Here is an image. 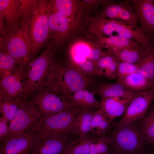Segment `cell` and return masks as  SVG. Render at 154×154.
Wrapping results in <instances>:
<instances>
[{"mask_svg":"<svg viewBox=\"0 0 154 154\" xmlns=\"http://www.w3.org/2000/svg\"><path fill=\"white\" fill-rule=\"evenodd\" d=\"M55 54L53 43L49 40L38 56L28 63L22 102L26 101L37 91L51 82L60 63L55 58Z\"/></svg>","mask_w":154,"mask_h":154,"instance_id":"6da1fadb","label":"cell"},{"mask_svg":"<svg viewBox=\"0 0 154 154\" xmlns=\"http://www.w3.org/2000/svg\"><path fill=\"white\" fill-rule=\"evenodd\" d=\"M142 120L116 127L111 131L107 135L110 149L124 154L148 152L150 143L143 130Z\"/></svg>","mask_w":154,"mask_h":154,"instance_id":"7a4b0ae2","label":"cell"},{"mask_svg":"<svg viewBox=\"0 0 154 154\" xmlns=\"http://www.w3.org/2000/svg\"><path fill=\"white\" fill-rule=\"evenodd\" d=\"M84 34L91 37L117 36L136 40L145 47L152 42L138 25L107 18L98 13L90 18Z\"/></svg>","mask_w":154,"mask_h":154,"instance_id":"3957f363","label":"cell"},{"mask_svg":"<svg viewBox=\"0 0 154 154\" xmlns=\"http://www.w3.org/2000/svg\"><path fill=\"white\" fill-rule=\"evenodd\" d=\"M93 77L87 76L70 65L60 63L53 78L46 87L65 97L78 91L90 88L94 85Z\"/></svg>","mask_w":154,"mask_h":154,"instance_id":"277c9868","label":"cell"},{"mask_svg":"<svg viewBox=\"0 0 154 154\" xmlns=\"http://www.w3.org/2000/svg\"><path fill=\"white\" fill-rule=\"evenodd\" d=\"M48 1L38 0L29 22L32 59L38 56L49 40Z\"/></svg>","mask_w":154,"mask_h":154,"instance_id":"5b68a950","label":"cell"},{"mask_svg":"<svg viewBox=\"0 0 154 154\" xmlns=\"http://www.w3.org/2000/svg\"><path fill=\"white\" fill-rule=\"evenodd\" d=\"M89 108L74 107L66 111L40 118L31 131L39 138L53 134L65 132L74 129V120L80 112Z\"/></svg>","mask_w":154,"mask_h":154,"instance_id":"8992f818","label":"cell"},{"mask_svg":"<svg viewBox=\"0 0 154 154\" xmlns=\"http://www.w3.org/2000/svg\"><path fill=\"white\" fill-rule=\"evenodd\" d=\"M28 100L34 106L41 118L74 107L64 96L47 87L38 90Z\"/></svg>","mask_w":154,"mask_h":154,"instance_id":"52a82bcc","label":"cell"},{"mask_svg":"<svg viewBox=\"0 0 154 154\" xmlns=\"http://www.w3.org/2000/svg\"><path fill=\"white\" fill-rule=\"evenodd\" d=\"M47 7L49 40L53 43L54 51L55 53L76 36L66 17L56 8L52 0L48 1Z\"/></svg>","mask_w":154,"mask_h":154,"instance_id":"ba28073f","label":"cell"},{"mask_svg":"<svg viewBox=\"0 0 154 154\" xmlns=\"http://www.w3.org/2000/svg\"><path fill=\"white\" fill-rule=\"evenodd\" d=\"M0 49L5 50L21 62H29L32 54L29 24L21 23L15 32L7 38H0Z\"/></svg>","mask_w":154,"mask_h":154,"instance_id":"9c48e42d","label":"cell"},{"mask_svg":"<svg viewBox=\"0 0 154 154\" xmlns=\"http://www.w3.org/2000/svg\"><path fill=\"white\" fill-rule=\"evenodd\" d=\"M56 8L66 17L76 37L85 33L90 18L82 0H52Z\"/></svg>","mask_w":154,"mask_h":154,"instance_id":"30bf717a","label":"cell"},{"mask_svg":"<svg viewBox=\"0 0 154 154\" xmlns=\"http://www.w3.org/2000/svg\"><path fill=\"white\" fill-rule=\"evenodd\" d=\"M77 139L78 135L74 129L48 135L38 139L29 154H63L71 143Z\"/></svg>","mask_w":154,"mask_h":154,"instance_id":"8fae6325","label":"cell"},{"mask_svg":"<svg viewBox=\"0 0 154 154\" xmlns=\"http://www.w3.org/2000/svg\"><path fill=\"white\" fill-rule=\"evenodd\" d=\"M40 118V114L31 102L28 100L21 101L16 114L9 123V132L6 139L30 132Z\"/></svg>","mask_w":154,"mask_h":154,"instance_id":"7c38bea8","label":"cell"},{"mask_svg":"<svg viewBox=\"0 0 154 154\" xmlns=\"http://www.w3.org/2000/svg\"><path fill=\"white\" fill-rule=\"evenodd\" d=\"M28 63H20L9 75L0 79V100H21L26 82Z\"/></svg>","mask_w":154,"mask_h":154,"instance_id":"4fadbf2b","label":"cell"},{"mask_svg":"<svg viewBox=\"0 0 154 154\" xmlns=\"http://www.w3.org/2000/svg\"><path fill=\"white\" fill-rule=\"evenodd\" d=\"M154 100V86L137 92L116 127L142 120L147 114Z\"/></svg>","mask_w":154,"mask_h":154,"instance_id":"5bb4252c","label":"cell"},{"mask_svg":"<svg viewBox=\"0 0 154 154\" xmlns=\"http://www.w3.org/2000/svg\"><path fill=\"white\" fill-rule=\"evenodd\" d=\"M98 13L105 18L131 25H138V20L129 0L108 1L102 7Z\"/></svg>","mask_w":154,"mask_h":154,"instance_id":"9a60e30c","label":"cell"},{"mask_svg":"<svg viewBox=\"0 0 154 154\" xmlns=\"http://www.w3.org/2000/svg\"><path fill=\"white\" fill-rule=\"evenodd\" d=\"M38 139L32 132L7 138L0 142V154H29Z\"/></svg>","mask_w":154,"mask_h":154,"instance_id":"2e32d148","label":"cell"},{"mask_svg":"<svg viewBox=\"0 0 154 154\" xmlns=\"http://www.w3.org/2000/svg\"><path fill=\"white\" fill-rule=\"evenodd\" d=\"M140 29L154 42V0H131Z\"/></svg>","mask_w":154,"mask_h":154,"instance_id":"e0dca14e","label":"cell"},{"mask_svg":"<svg viewBox=\"0 0 154 154\" xmlns=\"http://www.w3.org/2000/svg\"><path fill=\"white\" fill-rule=\"evenodd\" d=\"M137 92H132L125 96L101 98V109L109 119L113 120L124 114Z\"/></svg>","mask_w":154,"mask_h":154,"instance_id":"ac0fdd59","label":"cell"},{"mask_svg":"<svg viewBox=\"0 0 154 154\" xmlns=\"http://www.w3.org/2000/svg\"><path fill=\"white\" fill-rule=\"evenodd\" d=\"M0 15L4 19L8 36L20 27L22 17L18 0H0Z\"/></svg>","mask_w":154,"mask_h":154,"instance_id":"d6986e66","label":"cell"},{"mask_svg":"<svg viewBox=\"0 0 154 154\" xmlns=\"http://www.w3.org/2000/svg\"><path fill=\"white\" fill-rule=\"evenodd\" d=\"M91 37L103 49L106 50L144 47L136 40L117 36L99 35Z\"/></svg>","mask_w":154,"mask_h":154,"instance_id":"ffe728a7","label":"cell"},{"mask_svg":"<svg viewBox=\"0 0 154 154\" xmlns=\"http://www.w3.org/2000/svg\"><path fill=\"white\" fill-rule=\"evenodd\" d=\"M90 89L91 92L101 98L122 96L132 92L117 81L114 83L104 82L96 84Z\"/></svg>","mask_w":154,"mask_h":154,"instance_id":"44dd1931","label":"cell"},{"mask_svg":"<svg viewBox=\"0 0 154 154\" xmlns=\"http://www.w3.org/2000/svg\"><path fill=\"white\" fill-rule=\"evenodd\" d=\"M97 109L95 108H88L80 112L76 117L73 127L78 135L79 139H84L91 134V122Z\"/></svg>","mask_w":154,"mask_h":154,"instance_id":"7402d4cb","label":"cell"},{"mask_svg":"<svg viewBox=\"0 0 154 154\" xmlns=\"http://www.w3.org/2000/svg\"><path fill=\"white\" fill-rule=\"evenodd\" d=\"M147 47L113 49L106 50L104 51L119 60L138 64L144 56Z\"/></svg>","mask_w":154,"mask_h":154,"instance_id":"603a6c76","label":"cell"},{"mask_svg":"<svg viewBox=\"0 0 154 154\" xmlns=\"http://www.w3.org/2000/svg\"><path fill=\"white\" fill-rule=\"evenodd\" d=\"M94 94L88 89L78 91L65 97L74 107L100 109V103Z\"/></svg>","mask_w":154,"mask_h":154,"instance_id":"cb8c5ba5","label":"cell"},{"mask_svg":"<svg viewBox=\"0 0 154 154\" xmlns=\"http://www.w3.org/2000/svg\"><path fill=\"white\" fill-rule=\"evenodd\" d=\"M116 81L121 83L129 91L134 92H140L154 86V82L138 72L122 79H117Z\"/></svg>","mask_w":154,"mask_h":154,"instance_id":"d4e9b609","label":"cell"},{"mask_svg":"<svg viewBox=\"0 0 154 154\" xmlns=\"http://www.w3.org/2000/svg\"><path fill=\"white\" fill-rule=\"evenodd\" d=\"M112 120L108 118L101 109H98L91 121V134L96 138L108 135L111 131Z\"/></svg>","mask_w":154,"mask_h":154,"instance_id":"484cf974","label":"cell"},{"mask_svg":"<svg viewBox=\"0 0 154 154\" xmlns=\"http://www.w3.org/2000/svg\"><path fill=\"white\" fill-rule=\"evenodd\" d=\"M138 65V72L154 82V42L146 48L144 56Z\"/></svg>","mask_w":154,"mask_h":154,"instance_id":"4316f807","label":"cell"},{"mask_svg":"<svg viewBox=\"0 0 154 154\" xmlns=\"http://www.w3.org/2000/svg\"><path fill=\"white\" fill-rule=\"evenodd\" d=\"M21 63L5 50L0 49V79L9 75Z\"/></svg>","mask_w":154,"mask_h":154,"instance_id":"83f0119b","label":"cell"},{"mask_svg":"<svg viewBox=\"0 0 154 154\" xmlns=\"http://www.w3.org/2000/svg\"><path fill=\"white\" fill-rule=\"evenodd\" d=\"M21 102L20 99L0 100V114L7 119L9 123L16 114Z\"/></svg>","mask_w":154,"mask_h":154,"instance_id":"f1b7e54d","label":"cell"},{"mask_svg":"<svg viewBox=\"0 0 154 154\" xmlns=\"http://www.w3.org/2000/svg\"><path fill=\"white\" fill-rule=\"evenodd\" d=\"M94 137L91 134L84 139L75 140L69 145L66 152L73 154H88L91 142Z\"/></svg>","mask_w":154,"mask_h":154,"instance_id":"f546056e","label":"cell"},{"mask_svg":"<svg viewBox=\"0 0 154 154\" xmlns=\"http://www.w3.org/2000/svg\"><path fill=\"white\" fill-rule=\"evenodd\" d=\"M143 130L151 144L154 141V105H151L141 122Z\"/></svg>","mask_w":154,"mask_h":154,"instance_id":"4dcf8cb0","label":"cell"},{"mask_svg":"<svg viewBox=\"0 0 154 154\" xmlns=\"http://www.w3.org/2000/svg\"><path fill=\"white\" fill-rule=\"evenodd\" d=\"M110 150L107 135L99 138L94 137L91 142L88 154H107Z\"/></svg>","mask_w":154,"mask_h":154,"instance_id":"1f68e13d","label":"cell"},{"mask_svg":"<svg viewBox=\"0 0 154 154\" xmlns=\"http://www.w3.org/2000/svg\"><path fill=\"white\" fill-rule=\"evenodd\" d=\"M38 0H18L21 23H29Z\"/></svg>","mask_w":154,"mask_h":154,"instance_id":"d6a6232c","label":"cell"},{"mask_svg":"<svg viewBox=\"0 0 154 154\" xmlns=\"http://www.w3.org/2000/svg\"><path fill=\"white\" fill-rule=\"evenodd\" d=\"M117 59L112 55L107 54L100 57L95 64L96 76H102Z\"/></svg>","mask_w":154,"mask_h":154,"instance_id":"836d02e7","label":"cell"},{"mask_svg":"<svg viewBox=\"0 0 154 154\" xmlns=\"http://www.w3.org/2000/svg\"><path fill=\"white\" fill-rule=\"evenodd\" d=\"M138 64L119 60L117 66V80L122 79L131 74L138 72Z\"/></svg>","mask_w":154,"mask_h":154,"instance_id":"e575fe53","label":"cell"},{"mask_svg":"<svg viewBox=\"0 0 154 154\" xmlns=\"http://www.w3.org/2000/svg\"><path fill=\"white\" fill-rule=\"evenodd\" d=\"M70 66L87 76L93 77L96 76L95 64L89 60L77 64Z\"/></svg>","mask_w":154,"mask_h":154,"instance_id":"d590c367","label":"cell"},{"mask_svg":"<svg viewBox=\"0 0 154 154\" xmlns=\"http://www.w3.org/2000/svg\"><path fill=\"white\" fill-rule=\"evenodd\" d=\"M9 123L7 119L1 115L0 117V141L5 139L9 132Z\"/></svg>","mask_w":154,"mask_h":154,"instance_id":"8d00e7d4","label":"cell"},{"mask_svg":"<svg viewBox=\"0 0 154 154\" xmlns=\"http://www.w3.org/2000/svg\"><path fill=\"white\" fill-rule=\"evenodd\" d=\"M85 3L88 11L90 13L96 10L100 7H102L108 0H82Z\"/></svg>","mask_w":154,"mask_h":154,"instance_id":"74e56055","label":"cell"},{"mask_svg":"<svg viewBox=\"0 0 154 154\" xmlns=\"http://www.w3.org/2000/svg\"><path fill=\"white\" fill-rule=\"evenodd\" d=\"M8 36L4 19L3 17L0 15V38H7Z\"/></svg>","mask_w":154,"mask_h":154,"instance_id":"f35d334b","label":"cell"},{"mask_svg":"<svg viewBox=\"0 0 154 154\" xmlns=\"http://www.w3.org/2000/svg\"><path fill=\"white\" fill-rule=\"evenodd\" d=\"M107 154H124L115 151L110 149L109 152Z\"/></svg>","mask_w":154,"mask_h":154,"instance_id":"ab89813d","label":"cell"},{"mask_svg":"<svg viewBox=\"0 0 154 154\" xmlns=\"http://www.w3.org/2000/svg\"><path fill=\"white\" fill-rule=\"evenodd\" d=\"M150 145L154 147V141L150 144Z\"/></svg>","mask_w":154,"mask_h":154,"instance_id":"60d3db41","label":"cell"},{"mask_svg":"<svg viewBox=\"0 0 154 154\" xmlns=\"http://www.w3.org/2000/svg\"><path fill=\"white\" fill-rule=\"evenodd\" d=\"M145 154H154L153 153H151L150 152H149L148 151V152H147V153H146Z\"/></svg>","mask_w":154,"mask_h":154,"instance_id":"b9f144b4","label":"cell"},{"mask_svg":"<svg viewBox=\"0 0 154 154\" xmlns=\"http://www.w3.org/2000/svg\"><path fill=\"white\" fill-rule=\"evenodd\" d=\"M63 154H73L67 153V152H65L64 153H63Z\"/></svg>","mask_w":154,"mask_h":154,"instance_id":"7bdbcfd3","label":"cell"}]
</instances>
